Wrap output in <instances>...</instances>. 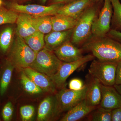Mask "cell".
I'll list each match as a JSON object with an SVG mask.
<instances>
[{
  "instance_id": "836d02e7",
  "label": "cell",
  "mask_w": 121,
  "mask_h": 121,
  "mask_svg": "<svg viewBox=\"0 0 121 121\" xmlns=\"http://www.w3.org/2000/svg\"><path fill=\"white\" fill-rule=\"evenodd\" d=\"M74 0H51V5L56 4H63L64 3L71 2Z\"/></svg>"
},
{
  "instance_id": "e575fe53",
  "label": "cell",
  "mask_w": 121,
  "mask_h": 121,
  "mask_svg": "<svg viewBox=\"0 0 121 121\" xmlns=\"http://www.w3.org/2000/svg\"><path fill=\"white\" fill-rule=\"evenodd\" d=\"M114 86V87L117 91L121 95V84H119V85L115 84Z\"/></svg>"
},
{
  "instance_id": "74e56055",
  "label": "cell",
  "mask_w": 121,
  "mask_h": 121,
  "mask_svg": "<svg viewBox=\"0 0 121 121\" xmlns=\"http://www.w3.org/2000/svg\"></svg>"
},
{
  "instance_id": "4dcf8cb0",
  "label": "cell",
  "mask_w": 121,
  "mask_h": 121,
  "mask_svg": "<svg viewBox=\"0 0 121 121\" xmlns=\"http://www.w3.org/2000/svg\"><path fill=\"white\" fill-rule=\"evenodd\" d=\"M107 35L108 36L121 43V32L116 29H111Z\"/></svg>"
},
{
  "instance_id": "7c38bea8",
  "label": "cell",
  "mask_w": 121,
  "mask_h": 121,
  "mask_svg": "<svg viewBox=\"0 0 121 121\" xmlns=\"http://www.w3.org/2000/svg\"><path fill=\"white\" fill-rule=\"evenodd\" d=\"M101 99L99 106L112 110L121 107V95L114 86H106L101 84Z\"/></svg>"
},
{
  "instance_id": "484cf974",
  "label": "cell",
  "mask_w": 121,
  "mask_h": 121,
  "mask_svg": "<svg viewBox=\"0 0 121 121\" xmlns=\"http://www.w3.org/2000/svg\"><path fill=\"white\" fill-rule=\"evenodd\" d=\"M18 16L17 13L11 9L0 8V25L14 23Z\"/></svg>"
},
{
  "instance_id": "5bb4252c",
  "label": "cell",
  "mask_w": 121,
  "mask_h": 121,
  "mask_svg": "<svg viewBox=\"0 0 121 121\" xmlns=\"http://www.w3.org/2000/svg\"><path fill=\"white\" fill-rule=\"evenodd\" d=\"M92 0H74L63 5L56 15L67 16L78 19L82 13L89 7Z\"/></svg>"
},
{
  "instance_id": "7a4b0ae2",
  "label": "cell",
  "mask_w": 121,
  "mask_h": 121,
  "mask_svg": "<svg viewBox=\"0 0 121 121\" xmlns=\"http://www.w3.org/2000/svg\"><path fill=\"white\" fill-rule=\"evenodd\" d=\"M10 51L9 60L15 68L21 71L29 67L37 54L26 44L24 39L17 35Z\"/></svg>"
},
{
  "instance_id": "4316f807",
  "label": "cell",
  "mask_w": 121,
  "mask_h": 121,
  "mask_svg": "<svg viewBox=\"0 0 121 121\" xmlns=\"http://www.w3.org/2000/svg\"><path fill=\"white\" fill-rule=\"evenodd\" d=\"M113 10V21L117 29H121V4L119 0H110Z\"/></svg>"
},
{
  "instance_id": "83f0119b",
  "label": "cell",
  "mask_w": 121,
  "mask_h": 121,
  "mask_svg": "<svg viewBox=\"0 0 121 121\" xmlns=\"http://www.w3.org/2000/svg\"><path fill=\"white\" fill-rule=\"evenodd\" d=\"M35 113V107L32 105H25L20 108V113L22 121H30L33 117Z\"/></svg>"
},
{
  "instance_id": "d6a6232c",
  "label": "cell",
  "mask_w": 121,
  "mask_h": 121,
  "mask_svg": "<svg viewBox=\"0 0 121 121\" xmlns=\"http://www.w3.org/2000/svg\"><path fill=\"white\" fill-rule=\"evenodd\" d=\"M121 84V60L118 62L117 71H116L115 84L117 85Z\"/></svg>"
},
{
  "instance_id": "5b68a950",
  "label": "cell",
  "mask_w": 121,
  "mask_h": 121,
  "mask_svg": "<svg viewBox=\"0 0 121 121\" xmlns=\"http://www.w3.org/2000/svg\"><path fill=\"white\" fill-rule=\"evenodd\" d=\"M96 13L95 8L89 7L78 18L77 24L73 29L71 38V42L74 45L80 44L89 37Z\"/></svg>"
},
{
  "instance_id": "30bf717a",
  "label": "cell",
  "mask_w": 121,
  "mask_h": 121,
  "mask_svg": "<svg viewBox=\"0 0 121 121\" xmlns=\"http://www.w3.org/2000/svg\"><path fill=\"white\" fill-rule=\"evenodd\" d=\"M60 113L56 95L48 96L44 99L39 105L37 120L43 121L54 119Z\"/></svg>"
},
{
  "instance_id": "f1b7e54d",
  "label": "cell",
  "mask_w": 121,
  "mask_h": 121,
  "mask_svg": "<svg viewBox=\"0 0 121 121\" xmlns=\"http://www.w3.org/2000/svg\"><path fill=\"white\" fill-rule=\"evenodd\" d=\"M13 112V108L11 102H8L5 105L2 110V117L4 121H11Z\"/></svg>"
},
{
  "instance_id": "603a6c76",
  "label": "cell",
  "mask_w": 121,
  "mask_h": 121,
  "mask_svg": "<svg viewBox=\"0 0 121 121\" xmlns=\"http://www.w3.org/2000/svg\"><path fill=\"white\" fill-rule=\"evenodd\" d=\"M14 68V66L8 59L2 72L0 80V94L1 95H4L7 91L11 82Z\"/></svg>"
},
{
  "instance_id": "e0dca14e",
  "label": "cell",
  "mask_w": 121,
  "mask_h": 121,
  "mask_svg": "<svg viewBox=\"0 0 121 121\" xmlns=\"http://www.w3.org/2000/svg\"><path fill=\"white\" fill-rule=\"evenodd\" d=\"M91 76L90 81L86 84L87 88L84 99L90 105L98 107L101 99V83L97 79Z\"/></svg>"
},
{
  "instance_id": "ba28073f",
  "label": "cell",
  "mask_w": 121,
  "mask_h": 121,
  "mask_svg": "<svg viewBox=\"0 0 121 121\" xmlns=\"http://www.w3.org/2000/svg\"><path fill=\"white\" fill-rule=\"evenodd\" d=\"M63 4H56L45 6L38 4H20L16 2L9 4L10 9L16 13H25L34 16H53L57 14Z\"/></svg>"
},
{
  "instance_id": "8992f818",
  "label": "cell",
  "mask_w": 121,
  "mask_h": 121,
  "mask_svg": "<svg viewBox=\"0 0 121 121\" xmlns=\"http://www.w3.org/2000/svg\"><path fill=\"white\" fill-rule=\"evenodd\" d=\"M93 55L83 56L78 60L71 62H63L56 73L50 77L56 89L65 88L66 80L74 71L81 66L94 59Z\"/></svg>"
},
{
  "instance_id": "4fadbf2b",
  "label": "cell",
  "mask_w": 121,
  "mask_h": 121,
  "mask_svg": "<svg viewBox=\"0 0 121 121\" xmlns=\"http://www.w3.org/2000/svg\"><path fill=\"white\" fill-rule=\"evenodd\" d=\"M29 78L43 91L51 94L56 91V88L50 77L30 67L23 69Z\"/></svg>"
},
{
  "instance_id": "cb8c5ba5",
  "label": "cell",
  "mask_w": 121,
  "mask_h": 121,
  "mask_svg": "<svg viewBox=\"0 0 121 121\" xmlns=\"http://www.w3.org/2000/svg\"><path fill=\"white\" fill-rule=\"evenodd\" d=\"M20 79L21 82L24 90L27 93L30 94L35 95L43 92V91L26 75L23 70H22Z\"/></svg>"
},
{
  "instance_id": "44dd1931",
  "label": "cell",
  "mask_w": 121,
  "mask_h": 121,
  "mask_svg": "<svg viewBox=\"0 0 121 121\" xmlns=\"http://www.w3.org/2000/svg\"><path fill=\"white\" fill-rule=\"evenodd\" d=\"M51 16H31V22L36 31L47 34L52 31Z\"/></svg>"
},
{
  "instance_id": "52a82bcc",
  "label": "cell",
  "mask_w": 121,
  "mask_h": 121,
  "mask_svg": "<svg viewBox=\"0 0 121 121\" xmlns=\"http://www.w3.org/2000/svg\"><path fill=\"white\" fill-rule=\"evenodd\" d=\"M86 84L82 90H72L64 88L56 94L59 110L61 113L68 111L85 99Z\"/></svg>"
},
{
  "instance_id": "277c9868",
  "label": "cell",
  "mask_w": 121,
  "mask_h": 121,
  "mask_svg": "<svg viewBox=\"0 0 121 121\" xmlns=\"http://www.w3.org/2000/svg\"><path fill=\"white\" fill-rule=\"evenodd\" d=\"M62 63L53 51L44 48L36 54L29 67L50 78L56 73Z\"/></svg>"
},
{
  "instance_id": "8fae6325",
  "label": "cell",
  "mask_w": 121,
  "mask_h": 121,
  "mask_svg": "<svg viewBox=\"0 0 121 121\" xmlns=\"http://www.w3.org/2000/svg\"><path fill=\"white\" fill-rule=\"evenodd\" d=\"M53 52L63 62H74L83 56L82 50L76 47L70 40L66 41Z\"/></svg>"
},
{
  "instance_id": "6da1fadb",
  "label": "cell",
  "mask_w": 121,
  "mask_h": 121,
  "mask_svg": "<svg viewBox=\"0 0 121 121\" xmlns=\"http://www.w3.org/2000/svg\"><path fill=\"white\" fill-rule=\"evenodd\" d=\"M84 48L91 52L93 56L99 60H121V43L108 36L96 38L86 44Z\"/></svg>"
},
{
  "instance_id": "ffe728a7",
  "label": "cell",
  "mask_w": 121,
  "mask_h": 121,
  "mask_svg": "<svg viewBox=\"0 0 121 121\" xmlns=\"http://www.w3.org/2000/svg\"><path fill=\"white\" fill-rule=\"evenodd\" d=\"M15 30L12 26H7L0 31V52L7 54L10 51L14 41Z\"/></svg>"
},
{
  "instance_id": "8d00e7d4",
  "label": "cell",
  "mask_w": 121,
  "mask_h": 121,
  "mask_svg": "<svg viewBox=\"0 0 121 121\" xmlns=\"http://www.w3.org/2000/svg\"><path fill=\"white\" fill-rule=\"evenodd\" d=\"M2 4V0H0V7L1 6Z\"/></svg>"
},
{
  "instance_id": "9a60e30c",
  "label": "cell",
  "mask_w": 121,
  "mask_h": 121,
  "mask_svg": "<svg viewBox=\"0 0 121 121\" xmlns=\"http://www.w3.org/2000/svg\"><path fill=\"white\" fill-rule=\"evenodd\" d=\"M73 29L64 31H52L44 36V48L53 51L71 39Z\"/></svg>"
},
{
  "instance_id": "7402d4cb",
  "label": "cell",
  "mask_w": 121,
  "mask_h": 121,
  "mask_svg": "<svg viewBox=\"0 0 121 121\" xmlns=\"http://www.w3.org/2000/svg\"><path fill=\"white\" fill-rule=\"evenodd\" d=\"M24 39L26 44L36 54L45 46L44 34L38 31Z\"/></svg>"
},
{
  "instance_id": "ac0fdd59",
  "label": "cell",
  "mask_w": 121,
  "mask_h": 121,
  "mask_svg": "<svg viewBox=\"0 0 121 121\" xmlns=\"http://www.w3.org/2000/svg\"><path fill=\"white\" fill-rule=\"evenodd\" d=\"M16 22V34L23 39L31 35L36 31L32 23L31 15L20 13Z\"/></svg>"
},
{
  "instance_id": "9c48e42d",
  "label": "cell",
  "mask_w": 121,
  "mask_h": 121,
  "mask_svg": "<svg viewBox=\"0 0 121 121\" xmlns=\"http://www.w3.org/2000/svg\"><path fill=\"white\" fill-rule=\"evenodd\" d=\"M112 11L110 0H104V5L99 16L95 18L92 25L91 32L95 38L104 37L109 31Z\"/></svg>"
},
{
  "instance_id": "2e32d148",
  "label": "cell",
  "mask_w": 121,
  "mask_h": 121,
  "mask_svg": "<svg viewBox=\"0 0 121 121\" xmlns=\"http://www.w3.org/2000/svg\"><path fill=\"white\" fill-rule=\"evenodd\" d=\"M97 107L90 105L84 99L68 111L60 119V121H79L90 114Z\"/></svg>"
},
{
  "instance_id": "d4e9b609",
  "label": "cell",
  "mask_w": 121,
  "mask_h": 121,
  "mask_svg": "<svg viewBox=\"0 0 121 121\" xmlns=\"http://www.w3.org/2000/svg\"><path fill=\"white\" fill-rule=\"evenodd\" d=\"M112 111L97 107L90 113L89 119L92 121H111Z\"/></svg>"
},
{
  "instance_id": "f546056e",
  "label": "cell",
  "mask_w": 121,
  "mask_h": 121,
  "mask_svg": "<svg viewBox=\"0 0 121 121\" xmlns=\"http://www.w3.org/2000/svg\"><path fill=\"white\" fill-rule=\"evenodd\" d=\"M85 86L81 79L74 78L71 79L69 83V88L70 90L79 91L82 90Z\"/></svg>"
},
{
  "instance_id": "1f68e13d",
  "label": "cell",
  "mask_w": 121,
  "mask_h": 121,
  "mask_svg": "<svg viewBox=\"0 0 121 121\" xmlns=\"http://www.w3.org/2000/svg\"><path fill=\"white\" fill-rule=\"evenodd\" d=\"M111 121H121V107L112 110Z\"/></svg>"
},
{
  "instance_id": "d6986e66",
  "label": "cell",
  "mask_w": 121,
  "mask_h": 121,
  "mask_svg": "<svg viewBox=\"0 0 121 121\" xmlns=\"http://www.w3.org/2000/svg\"><path fill=\"white\" fill-rule=\"evenodd\" d=\"M52 31H64L73 29L78 19L63 15H56L51 17Z\"/></svg>"
},
{
  "instance_id": "3957f363",
  "label": "cell",
  "mask_w": 121,
  "mask_h": 121,
  "mask_svg": "<svg viewBox=\"0 0 121 121\" xmlns=\"http://www.w3.org/2000/svg\"><path fill=\"white\" fill-rule=\"evenodd\" d=\"M118 62L93 60L89 69V74L103 85L113 86L115 84Z\"/></svg>"
},
{
  "instance_id": "f35d334b",
  "label": "cell",
  "mask_w": 121,
  "mask_h": 121,
  "mask_svg": "<svg viewBox=\"0 0 121 121\" xmlns=\"http://www.w3.org/2000/svg\"></svg>"
},
{
  "instance_id": "d590c367",
  "label": "cell",
  "mask_w": 121,
  "mask_h": 121,
  "mask_svg": "<svg viewBox=\"0 0 121 121\" xmlns=\"http://www.w3.org/2000/svg\"><path fill=\"white\" fill-rule=\"evenodd\" d=\"M47 0H41V2L43 3V4H45V2H46V1H47Z\"/></svg>"
}]
</instances>
